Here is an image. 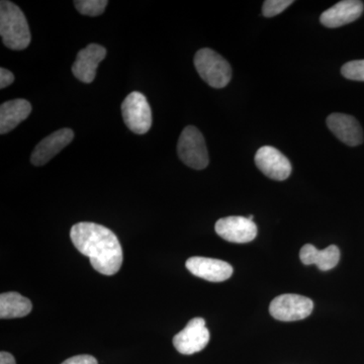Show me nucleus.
Segmentation results:
<instances>
[{
  "mask_svg": "<svg viewBox=\"0 0 364 364\" xmlns=\"http://www.w3.org/2000/svg\"><path fill=\"white\" fill-rule=\"evenodd\" d=\"M72 243L87 256L91 267L104 275L116 274L123 264V249L116 234L95 223L81 222L70 232Z\"/></svg>",
  "mask_w": 364,
  "mask_h": 364,
  "instance_id": "obj_1",
  "label": "nucleus"
},
{
  "mask_svg": "<svg viewBox=\"0 0 364 364\" xmlns=\"http://www.w3.org/2000/svg\"><path fill=\"white\" fill-rule=\"evenodd\" d=\"M0 35L4 44L14 51L25 50L32 39L25 14L7 0L0 2Z\"/></svg>",
  "mask_w": 364,
  "mask_h": 364,
  "instance_id": "obj_2",
  "label": "nucleus"
},
{
  "mask_svg": "<svg viewBox=\"0 0 364 364\" xmlns=\"http://www.w3.org/2000/svg\"><path fill=\"white\" fill-rule=\"evenodd\" d=\"M196 71L210 87L223 88L229 85L232 68L226 59L214 50L203 48L195 56Z\"/></svg>",
  "mask_w": 364,
  "mask_h": 364,
  "instance_id": "obj_3",
  "label": "nucleus"
},
{
  "mask_svg": "<svg viewBox=\"0 0 364 364\" xmlns=\"http://www.w3.org/2000/svg\"><path fill=\"white\" fill-rule=\"evenodd\" d=\"M177 153L184 164L196 170L208 165V153L205 138L196 127L188 126L182 131L177 143Z\"/></svg>",
  "mask_w": 364,
  "mask_h": 364,
  "instance_id": "obj_4",
  "label": "nucleus"
},
{
  "mask_svg": "<svg viewBox=\"0 0 364 364\" xmlns=\"http://www.w3.org/2000/svg\"><path fill=\"white\" fill-rule=\"evenodd\" d=\"M124 124L136 135H144L152 126V112L145 95L133 91L122 105Z\"/></svg>",
  "mask_w": 364,
  "mask_h": 364,
  "instance_id": "obj_5",
  "label": "nucleus"
},
{
  "mask_svg": "<svg viewBox=\"0 0 364 364\" xmlns=\"http://www.w3.org/2000/svg\"><path fill=\"white\" fill-rule=\"evenodd\" d=\"M314 310L312 299L299 294H282L277 296L269 306L273 318L282 322H294L309 317Z\"/></svg>",
  "mask_w": 364,
  "mask_h": 364,
  "instance_id": "obj_6",
  "label": "nucleus"
},
{
  "mask_svg": "<svg viewBox=\"0 0 364 364\" xmlns=\"http://www.w3.org/2000/svg\"><path fill=\"white\" fill-rule=\"evenodd\" d=\"M208 341L210 332L205 327V321L203 318H195L174 336L173 345L179 353L191 355L205 349Z\"/></svg>",
  "mask_w": 364,
  "mask_h": 364,
  "instance_id": "obj_7",
  "label": "nucleus"
},
{
  "mask_svg": "<svg viewBox=\"0 0 364 364\" xmlns=\"http://www.w3.org/2000/svg\"><path fill=\"white\" fill-rule=\"evenodd\" d=\"M255 164L264 176L273 181H286L291 173L289 160L272 146H263L256 152Z\"/></svg>",
  "mask_w": 364,
  "mask_h": 364,
  "instance_id": "obj_8",
  "label": "nucleus"
},
{
  "mask_svg": "<svg viewBox=\"0 0 364 364\" xmlns=\"http://www.w3.org/2000/svg\"><path fill=\"white\" fill-rule=\"evenodd\" d=\"M215 229L221 238L232 243H248L257 236V226L255 223L240 215L220 219L215 223Z\"/></svg>",
  "mask_w": 364,
  "mask_h": 364,
  "instance_id": "obj_9",
  "label": "nucleus"
},
{
  "mask_svg": "<svg viewBox=\"0 0 364 364\" xmlns=\"http://www.w3.org/2000/svg\"><path fill=\"white\" fill-rule=\"evenodd\" d=\"M74 139V132L71 129H61L46 136L37 146L31 155V162L35 166L47 164L52 158L56 156Z\"/></svg>",
  "mask_w": 364,
  "mask_h": 364,
  "instance_id": "obj_10",
  "label": "nucleus"
},
{
  "mask_svg": "<svg viewBox=\"0 0 364 364\" xmlns=\"http://www.w3.org/2000/svg\"><path fill=\"white\" fill-rule=\"evenodd\" d=\"M186 267L196 277L212 282H225L233 274V267L226 261L200 256L189 258Z\"/></svg>",
  "mask_w": 364,
  "mask_h": 364,
  "instance_id": "obj_11",
  "label": "nucleus"
},
{
  "mask_svg": "<svg viewBox=\"0 0 364 364\" xmlns=\"http://www.w3.org/2000/svg\"><path fill=\"white\" fill-rule=\"evenodd\" d=\"M107 56V49L102 46L90 44L80 50L72 65V73L81 82L91 83L95 79L98 64Z\"/></svg>",
  "mask_w": 364,
  "mask_h": 364,
  "instance_id": "obj_12",
  "label": "nucleus"
},
{
  "mask_svg": "<svg viewBox=\"0 0 364 364\" xmlns=\"http://www.w3.org/2000/svg\"><path fill=\"white\" fill-rule=\"evenodd\" d=\"M363 1L343 0L324 11L321 16L320 21L326 28H339L358 20L363 13Z\"/></svg>",
  "mask_w": 364,
  "mask_h": 364,
  "instance_id": "obj_13",
  "label": "nucleus"
},
{
  "mask_svg": "<svg viewBox=\"0 0 364 364\" xmlns=\"http://www.w3.org/2000/svg\"><path fill=\"white\" fill-rule=\"evenodd\" d=\"M327 126L346 145L354 147L363 142V128L354 117L335 112L327 117Z\"/></svg>",
  "mask_w": 364,
  "mask_h": 364,
  "instance_id": "obj_14",
  "label": "nucleus"
},
{
  "mask_svg": "<svg viewBox=\"0 0 364 364\" xmlns=\"http://www.w3.org/2000/svg\"><path fill=\"white\" fill-rule=\"evenodd\" d=\"M32 112V105L26 100H9L0 107V134L9 133L25 121Z\"/></svg>",
  "mask_w": 364,
  "mask_h": 364,
  "instance_id": "obj_15",
  "label": "nucleus"
},
{
  "mask_svg": "<svg viewBox=\"0 0 364 364\" xmlns=\"http://www.w3.org/2000/svg\"><path fill=\"white\" fill-rule=\"evenodd\" d=\"M299 258L305 265L316 264L318 269L327 272L338 264L340 251L335 245L329 246L324 250H318L315 246L306 244L301 249Z\"/></svg>",
  "mask_w": 364,
  "mask_h": 364,
  "instance_id": "obj_16",
  "label": "nucleus"
},
{
  "mask_svg": "<svg viewBox=\"0 0 364 364\" xmlns=\"http://www.w3.org/2000/svg\"><path fill=\"white\" fill-rule=\"evenodd\" d=\"M30 299L18 293H4L0 296V318H23L32 312Z\"/></svg>",
  "mask_w": 364,
  "mask_h": 364,
  "instance_id": "obj_17",
  "label": "nucleus"
},
{
  "mask_svg": "<svg viewBox=\"0 0 364 364\" xmlns=\"http://www.w3.org/2000/svg\"><path fill=\"white\" fill-rule=\"evenodd\" d=\"M74 4L79 13L83 16H97L104 14L109 2L107 0H77L74 1Z\"/></svg>",
  "mask_w": 364,
  "mask_h": 364,
  "instance_id": "obj_18",
  "label": "nucleus"
},
{
  "mask_svg": "<svg viewBox=\"0 0 364 364\" xmlns=\"http://www.w3.org/2000/svg\"><path fill=\"white\" fill-rule=\"evenodd\" d=\"M345 78L354 81H364V60L347 62L341 68Z\"/></svg>",
  "mask_w": 364,
  "mask_h": 364,
  "instance_id": "obj_19",
  "label": "nucleus"
},
{
  "mask_svg": "<svg viewBox=\"0 0 364 364\" xmlns=\"http://www.w3.org/2000/svg\"><path fill=\"white\" fill-rule=\"evenodd\" d=\"M293 4V0H267L263 4L262 14L265 18H272L286 11Z\"/></svg>",
  "mask_w": 364,
  "mask_h": 364,
  "instance_id": "obj_20",
  "label": "nucleus"
},
{
  "mask_svg": "<svg viewBox=\"0 0 364 364\" xmlns=\"http://www.w3.org/2000/svg\"><path fill=\"white\" fill-rule=\"evenodd\" d=\"M61 364H98L97 358L93 356L83 354V355H76L68 358Z\"/></svg>",
  "mask_w": 364,
  "mask_h": 364,
  "instance_id": "obj_21",
  "label": "nucleus"
},
{
  "mask_svg": "<svg viewBox=\"0 0 364 364\" xmlns=\"http://www.w3.org/2000/svg\"><path fill=\"white\" fill-rule=\"evenodd\" d=\"M14 81V75L13 72L7 70L6 68L0 69V88L7 87Z\"/></svg>",
  "mask_w": 364,
  "mask_h": 364,
  "instance_id": "obj_22",
  "label": "nucleus"
},
{
  "mask_svg": "<svg viewBox=\"0 0 364 364\" xmlns=\"http://www.w3.org/2000/svg\"><path fill=\"white\" fill-rule=\"evenodd\" d=\"M0 364H16V359L9 352L2 351L0 353Z\"/></svg>",
  "mask_w": 364,
  "mask_h": 364,
  "instance_id": "obj_23",
  "label": "nucleus"
}]
</instances>
